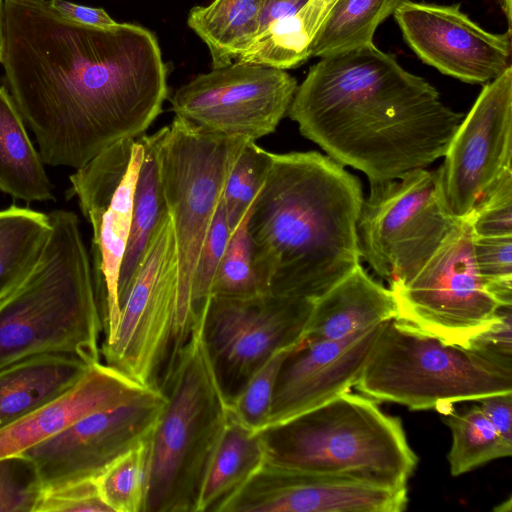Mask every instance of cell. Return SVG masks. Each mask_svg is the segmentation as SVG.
Listing matches in <instances>:
<instances>
[{
  "instance_id": "3",
  "label": "cell",
  "mask_w": 512,
  "mask_h": 512,
  "mask_svg": "<svg viewBox=\"0 0 512 512\" xmlns=\"http://www.w3.org/2000/svg\"><path fill=\"white\" fill-rule=\"evenodd\" d=\"M363 200L359 179L329 156L272 153L247 222L263 292L315 301L359 266Z\"/></svg>"
},
{
  "instance_id": "33",
  "label": "cell",
  "mask_w": 512,
  "mask_h": 512,
  "mask_svg": "<svg viewBox=\"0 0 512 512\" xmlns=\"http://www.w3.org/2000/svg\"><path fill=\"white\" fill-rule=\"evenodd\" d=\"M294 347L282 349L271 356L228 401L230 414L254 432L267 426L279 370Z\"/></svg>"
},
{
  "instance_id": "20",
  "label": "cell",
  "mask_w": 512,
  "mask_h": 512,
  "mask_svg": "<svg viewBox=\"0 0 512 512\" xmlns=\"http://www.w3.org/2000/svg\"><path fill=\"white\" fill-rule=\"evenodd\" d=\"M150 389L101 361L95 363L68 392L0 429V458L22 454L79 418L131 401Z\"/></svg>"
},
{
  "instance_id": "45",
  "label": "cell",
  "mask_w": 512,
  "mask_h": 512,
  "mask_svg": "<svg viewBox=\"0 0 512 512\" xmlns=\"http://www.w3.org/2000/svg\"><path fill=\"white\" fill-rule=\"evenodd\" d=\"M3 0H0V62L3 52Z\"/></svg>"
},
{
  "instance_id": "6",
  "label": "cell",
  "mask_w": 512,
  "mask_h": 512,
  "mask_svg": "<svg viewBox=\"0 0 512 512\" xmlns=\"http://www.w3.org/2000/svg\"><path fill=\"white\" fill-rule=\"evenodd\" d=\"M165 404L148 439L143 512H196L203 479L229 418L199 319L169 357Z\"/></svg>"
},
{
  "instance_id": "10",
  "label": "cell",
  "mask_w": 512,
  "mask_h": 512,
  "mask_svg": "<svg viewBox=\"0 0 512 512\" xmlns=\"http://www.w3.org/2000/svg\"><path fill=\"white\" fill-rule=\"evenodd\" d=\"M469 218L462 220L407 281L389 285L396 318L445 343L468 348L499 316L473 258Z\"/></svg>"
},
{
  "instance_id": "42",
  "label": "cell",
  "mask_w": 512,
  "mask_h": 512,
  "mask_svg": "<svg viewBox=\"0 0 512 512\" xmlns=\"http://www.w3.org/2000/svg\"><path fill=\"white\" fill-rule=\"evenodd\" d=\"M307 2L308 0L266 1L260 16L257 34L263 31L272 22L296 13Z\"/></svg>"
},
{
  "instance_id": "40",
  "label": "cell",
  "mask_w": 512,
  "mask_h": 512,
  "mask_svg": "<svg viewBox=\"0 0 512 512\" xmlns=\"http://www.w3.org/2000/svg\"><path fill=\"white\" fill-rule=\"evenodd\" d=\"M478 402L496 431L512 443V392L484 397Z\"/></svg>"
},
{
  "instance_id": "13",
  "label": "cell",
  "mask_w": 512,
  "mask_h": 512,
  "mask_svg": "<svg viewBox=\"0 0 512 512\" xmlns=\"http://www.w3.org/2000/svg\"><path fill=\"white\" fill-rule=\"evenodd\" d=\"M314 301L263 293L211 296L199 317L201 335L227 401L276 352L305 336Z\"/></svg>"
},
{
  "instance_id": "46",
  "label": "cell",
  "mask_w": 512,
  "mask_h": 512,
  "mask_svg": "<svg viewBox=\"0 0 512 512\" xmlns=\"http://www.w3.org/2000/svg\"><path fill=\"white\" fill-rule=\"evenodd\" d=\"M267 1H273V0H267Z\"/></svg>"
},
{
  "instance_id": "16",
  "label": "cell",
  "mask_w": 512,
  "mask_h": 512,
  "mask_svg": "<svg viewBox=\"0 0 512 512\" xmlns=\"http://www.w3.org/2000/svg\"><path fill=\"white\" fill-rule=\"evenodd\" d=\"M437 170L443 206L457 221L512 171V66L485 84Z\"/></svg>"
},
{
  "instance_id": "38",
  "label": "cell",
  "mask_w": 512,
  "mask_h": 512,
  "mask_svg": "<svg viewBox=\"0 0 512 512\" xmlns=\"http://www.w3.org/2000/svg\"><path fill=\"white\" fill-rule=\"evenodd\" d=\"M467 349L512 378V306L502 307L498 319L471 339Z\"/></svg>"
},
{
  "instance_id": "37",
  "label": "cell",
  "mask_w": 512,
  "mask_h": 512,
  "mask_svg": "<svg viewBox=\"0 0 512 512\" xmlns=\"http://www.w3.org/2000/svg\"><path fill=\"white\" fill-rule=\"evenodd\" d=\"M469 221L477 237L512 235V171L481 197Z\"/></svg>"
},
{
  "instance_id": "14",
  "label": "cell",
  "mask_w": 512,
  "mask_h": 512,
  "mask_svg": "<svg viewBox=\"0 0 512 512\" xmlns=\"http://www.w3.org/2000/svg\"><path fill=\"white\" fill-rule=\"evenodd\" d=\"M297 87L285 70L234 61L179 87L171 110L208 132L256 141L276 130Z\"/></svg>"
},
{
  "instance_id": "39",
  "label": "cell",
  "mask_w": 512,
  "mask_h": 512,
  "mask_svg": "<svg viewBox=\"0 0 512 512\" xmlns=\"http://www.w3.org/2000/svg\"><path fill=\"white\" fill-rule=\"evenodd\" d=\"M36 512H112L97 481L89 480L43 490Z\"/></svg>"
},
{
  "instance_id": "28",
  "label": "cell",
  "mask_w": 512,
  "mask_h": 512,
  "mask_svg": "<svg viewBox=\"0 0 512 512\" xmlns=\"http://www.w3.org/2000/svg\"><path fill=\"white\" fill-rule=\"evenodd\" d=\"M50 228L41 211L16 205L0 210V302L30 273Z\"/></svg>"
},
{
  "instance_id": "2",
  "label": "cell",
  "mask_w": 512,
  "mask_h": 512,
  "mask_svg": "<svg viewBox=\"0 0 512 512\" xmlns=\"http://www.w3.org/2000/svg\"><path fill=\"white\" fill-rule=\"evenodd\" d=\"M288 114L305 138L369 183L426 169L444 156L464 117L374 43L320 58Z\"/></svg>"
},
{
  "instance_id": "4",
  "label": "cell",
  "mask_w": 512,
  "mask_h": 512,
  "mask_svg": "<svg viewBox=\"0 0 512 512\" xmlns=\"http://www.w3.org/2000/svg\"><path fill=\"white\" fill-rule=\"evenodd\" d=\"M50 232L23 282L0 302V369L42 354L100 362L103 330L78 216L48 213Z\"/></svg>"
},
{
  "instance_id": "34",
  "label": "cell",
  "mask_w": 512,
  "mask_h": 512,
  "mask_svg": "<svg viewBox=\"0 0 512 512\" xmlns=\"http://www.w3.org/2000/svg\"><path fill=\"white\" fill-rule=\"evenodd\" d=\"M473 258L486 290L502 306H512V235H473Z\"/></svg>"
},
{
  "instance_id": "30",
  "label": "cell",
  "mask_w": 512,
  "mask_h": 512,
  "mask_svg": "<svg viewBox=\"0 0 512 512\" xmlns=\"http://www.w3.org/2000/svg\"><path fill=\"white\" fill-rule=\"evenodd\" d=\"M148 439L117 458L96 479L101 496L112 512H143Z\"/></svg>"
},
{
  "instance_id": "27",
  "label": "cell",
  "mask_w": 512,
  "mask_h": 512,
  "mask_svg": "<svg viewBox=\"0 0 512 512\" xmlns=\"http://www.w3.org/2000/svg\"><path fill=\"white\" fill-rule=\"evenodd\" d=\"M404 1L335 0L311 39L309 58H322L373 43L377 27Z\"/></svg>"
},
{
  "instance_id": "43",
  "label": "cell",
  "mask_w": 512,
  "mask_h": 512,
  "mask_svg": "<svg viewBox=\"0 0 512 512\" xmlns=\"http://www.w3.org/2000/svg\"><path fill=\"white\" fill-rule=\"evenodd\" d=\"M334 2L335 0H308V2L296 12V16L310 40L325 13Z\"/></svg>"
},
{
  "instance_id": "36",
  "label": "cell",
  "mask_w": 512,
  "mask_h": 512,
  "mask_svg": "<svg viewBox=\"0 0 512 512\" xmlns=\"http://www.w3.org/2000/svg\"><path fill=\"white\" fill-rule=\"evenodd\" d=\"M43 489L22 454L0 458V512H36Z\"/></svg>"
},
{
  "instance_id": "19",
  "label": "cell",
  "mask_w": 512,
  "mask_h": 512,
  "mask_svg": "<svg viewBox=\"0 0 512 512\" xmlns=\"http://www.w3.org/2000/svg\"><path fill=\"white\" fill-rule=\"evenodd\" d=\"M386 322L338 339L304 338L281 365L267 426L350 391Z\"/></svg>"
},
{
  "instance_id": "12",
  "label": "cell",
  "mask_w": 512,
  "mask_h": 512,
  "mask_svg": "<svg viewBox=\"0 0 512 512\" xmlns=\"http://www.w3.org/2000/svg\"><path fill=\"white\" fill-rule=\"evenodd\" d=\"M141 136L114 143L76 169L66 192L68 199H77L92 228L90 260L104 341L113 337L120 318L118 279L143 157Z\"/></svg>"
},
{
  "instance_id": "9",
  "label": "cell",
  "mask_w": 512,
  "mask_h": 512,
  "mask_svg": "<svg viewBox=\"0 0 512 512\" xmlns=\"http://www.w3.org/2000/svg\"><path fill=\"white\" fill-rule=\"evenodd\" d=\"M460 222L445 211L437 170L370 183L357 222L361 259L389 285L403 283Z\"/></svg>"
},
{
  "instance_id": "15",
  "label": "cell",
  "mask_w": 512,
  "mask_h": 512,
  "mask_svg": "<svg viewBox=\"0 0 512 512\" xmlns=\"http://www.w3.org/2000/svg\"><path fill=\"white\" fill-rule=\"evenodd\" d=\"M160 387L95 411L22 453L43 490L96 480L117 458L146 441L165 404Z\"/></svg>"
},
{
  "instance_id": "22",
  "label": "cell",
  "mask_w": 512,
  "mask_h": 512,
  "mask_svg": "<svg viewBox=\"0 0 512 512\" xmlns=\"http://www.w3.org/2000/svg\"><path fill=\"white\" fill-rule=\"evenodd\" d=\"M90 366L73 355L42 354L1 368L0 429L68 392Z\"/></svg>"
},
{
  "instance_id": "17",
  "label": "cell",
  "mask_w": 512,
  "mask_h": 512,
  "mask_svg": "<svg viewBox=\"0 0 512 512\" xmlns=\"http://www.w3.org/2000/svg\"><path fill=\"white\" fill-rule=\"evenodd\" d=\"M405 42L426 64L469 84H487L511 66L512 30L486 31L460 9L404 1L393 13Z\"/></svg>"
},
{
  "instance_id": "44",
  "label": "cell",
  "mask_w": 512,
  "mask_h": 512,
  "mask_svg": "<svg viewBox=\"0 0 512 512\" xmlns=\"http://www.w3.org/2000/svg\"><path fill=\"white\" fill-rule=\"evenodd\" d=\"M498 3L507 19L508 30H512V0H498Z\"/></svg>"
},
{
  "instance_id": "31",
  "label": "cell",
  "mask_w": 512,
  "mask_h": 512,
  "mask_svg": "<svg viewBox=\"0 0 512 512\" xmlns=\"http://www.w3.org/2000/svg\"><path fill=\"white\" fill-rule=\"evenodd\" d=\"M272 152L248 140L231 167L222 194L227 222L232 232L248 213L267 175Z\"/></svg>"
},
{
  "instance_id": "7",
  "label": "cell",
  "mask_w": 512,
  "mask_h": 512,
  "mask_svg": "<svg viewBox=\"0 0 512 512\" xmlns=\"http://www.w3.org/2000/svg\"><path fill=\"white\" fill-rule=\"evenodd\" d=\"M157 133L161 183L178 259L173 353L187 341L195 324L191 284L197 259L228 173L248 140L208 132L177 116Z\"/></svg>"
},
{
  "instance_id": "29",
  "label": "cell",
  "mask_w": 512,
  "mask_h": 512,
  "mask_svg": "<svg viewBox=\"0 0 512 512\" xmlns=\"http://www.w3.org/2000/svg\"><path fill=\"white\" fill-rule=\"evenodd\" d=\"M445 422L452 433L448 462L452 476L467 473L487 462L509 457L507 442L487 419L479 405L464 410H448Z\"/></svg>"
},
{
  "instance_id": "21",
  "label": "cell",
  "mask_w": 512,
  "mask_h": 512,
  "mask_svg": "<svg viewBox=\"0 0 512 512\" xmlns=\"http://www.w3.org/2000/svg\"><path fill=\"white\" fill-rule=\"evenodd\" d=\"M397 305L386 288L361 264L314 301L306 339H338L396 318Z\"/></svg>"
},
{
  "instance_id": "5",
  "label": "cell",
  "mask_w": 512,
  "mask_h": 512,
  "mask_svg": "<svg viewBox=\"0 0 512 512\" xmlns=\"http://www.w3.org/2000/svg\"><path fill=\"white\" fill-rule=\"evenodd\" d=\"M257 433L266 461L389 488L407 487L418 463L401 420L350 391Z\"/></svg>"
},
{
  "instance_id": "25",
  "label": "cell",
  "mask_w": 512,
  "mask_h": 512,
  "mask_svg": "<svg viewBox=\"0 0 512 512\" xmlns=\"http://www.w3.org/2000/svg\"><path fill=\"white\" fill-rule=\"evenodd\" d=\"M267 0H213L195 6L188 26L207 45L213 68L229 65L255 38Z\"/></svg>"
},
{
  "instance_id": "1",
  "label": "cell",
  "mask_w": 512,
  "mask_h": 512,
  "mask_svg": "<svg viewBox=\"0 0 512 512\" xmlns=\"http://www.w3.org/2000/svg\"><path fill=\"white\" fill-rule=\"evenodd\" d=\"M3 39L6 85L45 164L76 170L162 112L166 64L140 25L86 26L48 0H3Z\"/></svg>"
},
{
  "instance_id": "18",
  "label": "cell",
  "mask_w": 512,
  "mask_h": 512,
  "mask_svg": "<svg viewBox=\"0 0 512 512\" xmlns=\"http://www.w3.org/2000/svg\"><path fill=\"white\" fill-rule=\"evenodd\" d=\"M407 487L310 473L264 461L221 512H401Z\"/></svg>"
},
{
  "instance_id": "26",
  "label": "cell",
  "mask_w": 512,
  "mask_h": 512,
  "mask_svg": "<svg viewBox=\"0 0 512 512\" xmlns=\"http://www.w3.org/2000/svg\"><path fill=\"white\" fill-rule=\"evenodd\" d=\"M143 157L135 187L132 220L118 279L119 306L157 226L168 213L158 161V133L141 136Z\"/></svg>"
},
{
  "instance_id": "32",
  "label": "cell",
  "mask_w": 512,
  "mask_h": 512,
  "mask_svg": "<svg viewBox=\"0 0 512 512\" xmlns=\"http://www.w3.org/2000/svg\"><path fill=\"white\" fill-rule=\"evenodd\" d=\"M248 213L231 232L217 268L211 296L245 298L263 294L252 261Z\"/></svg>"
},
{
  "instance_id": "8",
  "label": "cell",
  "mask_w": 512,
  "mask_h": 512,
  "mask_svg": "<svg viewBox=\"0 0 512 512\" xmlns=\"http://www.w3.org/2000/svg\"><path fill=\"white\" fill-rule=\"evenodd\" d=\"M374 401L411 410L478 401L512 392V378L459 345L445 343L397 318L388 320L355 385Z\"/></svg>"
},
{
  "instance_id": "24",
  "label": "cell",
  "mask_w": 512,
  "mask_h": 512,
  "mask_svg": "<svg viewBox=\"0 0 512 512\" xmlns=\"http://www.w3.org/2000/svg\"><path fill=\"white\" fill-rule=\"evenodd\" d=\"M264 461L259 434L229 412L203 479L196 512H221Z\"/></svg>"
},
{
  "instance_id": "23",
  "label": "cell",
  "mask_w": 512,
  "mask_h": 512,
  "mask_svg": "<svg viewBox=\"0 0 512 512\" xmlns=\"http://www.w3.org/2000/svg\"><path fill=\"white\" fill-rule=\"evenodd\" d=\"M5 86H0V191L13 199L55 201L54 186Z\"/></svg>"
},
{
  "instance_id": "35",
  "label": "cell",
  "mask_w": 512,
  "mask_h": 512,
  "mask_svg": "<svg viewBox=\"0 0 512 512\" xmlns=\"http://www.w3.org/2000/svg\"><path fill=\"white\" fill-rule=\"evenodd\" d=\"M225 208L221 202L201 247L191 284V311L194 323L203 313L210 297L212 283L230 237Z\"/></svg>"
},
{
  "instance_id": "11",
  "label": "cell",
  "mask_w": 512,
  "mask_h": 512,
  "mask_svg": "<svg viewBox=\"0 0 512 512\" xmlns=\"http://www.w3.org/2000/svg\"><path fill=\"white\" fill-rule=\"evenodd\" d=\"M177 292L176 241L167 213L120 303L116 331L100 347L104 363L145 387H159L158 373L174 341Z\"/></svg>"
},
{
  "instance_id": "41",
  "label": "cell",
  "mask_w": 512,
  "mask_h": 512,
  "mask_svg": "<svg viewBox=\"0 0 512 512\" xmlns=\"http://www.w3.org/2000/svg\"><path fill=\"white\" fill-rule=\"evenodd\" d=\"M50 6L65 19L92 27L106 28L113 26L114 21L102 8L79 5L67 0H48Z\"/></svg>"
}]
</instances>
